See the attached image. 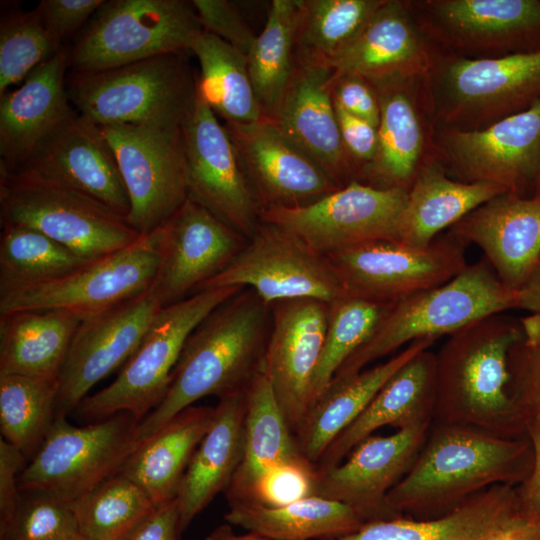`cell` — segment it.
Here are the masks:
<instances>
[{"label":"cell","instance_id":"30bf717a","mask_svg":"<svg viewBox=\"0 0 540 540\" xmlns=\"http://www.w3.org/2000/svg\"><path fill=\"white\" fill-rule=\"evenodd\" d=\"M139 421L118 413L79 427L57 417L18 479L19 491H35L74 503L118 475L138 443Z\"/></svg>","mask_w":540,"mask_h":540},{"label":"cell","instance_id":"f546056e","mask_svg":"<svg viewBox=\"0 0 540 540\" xmlns=\"http://www.w3.org/2000/svg\"><path fill=\"white\" fill-rule=\"evenodd\" d=\"M436 355L430 348L420 351L398 369L372 400L329 445L316 464L327 471L381 427L402 429L432 423L435 401Z\"/></svg>","mask_w":540,"mask_h":540},{"label":"cell","instance_id":"484cf974","mask_svg":"<svg viewBox=\"0 0 540 540\" xmlns=\"http://www.w3.org/2000/svg\"><path fill=\"white\" fill-rule=\"evenodd\" d=\"M448 232L478 246L501 282L518 292L540 258V197L499 194Z\"/></svg>","mask_w":540,"mask_h":540},{"label":"cell","instance_id":"e0dca14e","mask_svg":"<svg viewBox=\"0 0 540 540\" xmlns=\"http://www.w3.org/2000/svg\"><path fill=\"white\" fill-rule=\"evenodd\" d=\"M407 191L359 181L303 207L261 211L260 221L286 229L328 255L375 240H399Z\"/></svg>","mask_w":540,"mask_h":540},{"label":"cell","instance_id":"7a4b0ae2","mask_svg":"<svg viewBox=\"0 0 540 540\" xmlns=\"http://www.w3.org/2000/svg\"><path fill=\"white\" fill-rule=\"evenodd\" d=\"M524 340L519 318L478 319L447 336L436 355L433 422L502 438L529 436L511 393L510 356Z\"/></svg>","mask_w":540,"mask_h":540},{"label":"cell","instance_id":"d4e9b609","mask_svg":"<svg viewBox=\"0 0 540 540\" xmlns=\"http://www.w3.org/2000/svg\"><path fill=\"white\" fill-rule=\"evenodd\" d=\"M69 52L63 47L40 64L21 85L0 96V167L14 170L77 111L66 88Z\"/></svg>","mask_w":540,"mask_h":540},{"label":"cell","instance_id":"91938a15","mask_svg":"<svg viewBox=\"0 0 540 540\" xmlns=\"http://www.w3.org/2000/svg\"><path fill=\"white\" fill-rule=\"evenodd\" d=\"M480 540H540V532L521 518Z\"/></svg>","mask_w":540,"mask_h":540},{"label":"cell","instance_id":"f35d334b","mask_svg":"<svg viewBox=\"0 0 540 540\" xmlns=\"http://www.w3.org/2000/svg\"><path fill=\"white\" fill-rule=\"evenodd\" d=\"M190 52L200 65L198 89L224 122L250 123L264 118L250 79L247 56L203 30Z\"/></svg>","mask_w":540,"mask_h":540},{"label":"cell","instance_id":"816d5d0a","mask_svg":"<svg viewBox=\"0 0 540 540\" xmlns=\"http://www.w3.org/2000/svg\"><path fill=\"white\" fill-rule=\"evenodd\" d=\"M103 2V0H42L35 10L51 35L62 44L65 39L86 26Z\"/></svg>","mask_w":540,"mask_h":540},{"label":"cell","instance_id":"f6af8a7d","mask_svg":"<svg viewBox=\"0 0 540 540\" xmlns=\"http://www.w3.org/2000/svg\"><path fill=\"white\" fill-rule=\"evenodd\" d=\"M391 304L345 294L329 303L327 330L311 389V407L343 363L370 337Z\"/></svg>","mask_w":540,"mask_h":540},{"label":"cell","instance_id":"ba28073f","mask_svg":"<svg viewBox=\"0 0 540 540\" xmlns=\"http://www.w3.org/2000/svg\"><path fill=\"white\" fill-rule=\"evenodd\" d=\"M241 289L237 286L206 289L162 307L115 380L85 397L73 413L93 423L125 412L140 423L164 399L191 332L210 312Z\"/></svg>","mask_w":540,"mask_h":540},{"label":"cell","instance_id":"d6986e66","mask_svg":"<svg viewBox=\"0 0 540 540\" xmlns=\"http://www.w3.org/2000/svg\"><path fill=\"white\" fill-rule=\"evenodd\" d=\"M154 232L159 266L151 289L162 307L196 293L234 260L248 240L189 197Z\"/></svg>","mask_w":540,"mask_h":540},{"label":"cell","instance_id":"7c38bea8","mask_svg":"<svg viewBox=\"0 0 540 540\" xmlns=\"http://www.w3.org/2000/svg\"><path fill=\"white\" fill-rule=\"evenodd\" d=\"M326 257L347 295L381 304L442 285L468 266L465 244L449 232L425 247L375 240Z\"/></svg>","mask_w":540,"mask_h":540},{"label":"cell","instance_id":"60d3db41","mask_svg":"<svg viewBox=\"0 0 540 540\" xmlns=\"http://www.w3.org/2000/svg\"><path fill=\"white\" fill-rule=\"evenodd\" d=\"M298 11L299 0H273L264 28L247 54L256 98L264 118L270 120L274 119L295 71Z\"/></svg>","mask_w":540,"mask_h":540},{"label":"cell","instance_id":"277c9868","mask_svg":"<svg viewBox=\"0 0 540 540\" xmlns=\"http://www.w3.org/2000/svg\"><path fill=\"white\" fill-rule=\"evenodd\" d=\"M518 306V292L505 286L483 257L448 282L391 304L331 384L349 379L414 341L449 336L478 319Z\"/></svg>","mask_w":540,"mask_h":540},{"label":"cell","instance_id":"ee69618b","mask_svg":"<svg viewBox=\"0 0 540 540\" xmlns=\"http://www.w3.org/2000/svg\"><path fill=\"white\" fill-rule=\"evenodd\" d=\"M86 262L38 230L24 226H2L0 289L53 280Z\"/></svg>","mask_w":540,"mask_h":540},{"label":"cell","instance_id":"f907efd6","mask_svg":"<svg viewBox=\"0 0 540 540\" xmlns=\"http://www.w3.org/2000/svg\"><path fill=\"white\" fill-rule=\"evenodd\" d=\"M192 4L205 31L247 56L257 36L236 4L227 0H193Z\"/></svg>","mask_w":540,"mask_h":540},{"label":"cell","instance_id":"9a60e30c","mask_svg":"<svg viewBox=\"0 0 540 540\" xmlns=\"http://www.w3.org/2000/svg\"><path fill=\"white\" fill-rule=\"evenodd\" d=\"M100 128L127 190V221L140 235H148L163 225L188 197L182 126L121 124Z\"/></svg>","mask_w":540,"mask_h":540},{"label":"cell","instance_id":"74e56055","mask_svg":"<svg viewBox=\"0 0 540 540\" xmlns=\"http://www.w3.org/2000/svg\"><path fill=\"white\" fill-rule=\"evenodd\" d=\"M300 456L295 436L262 367L245 390L244 454L225 497L274 466Z\"/></svg>","mask_w":540,"mask_h":540},{"label":"cell","instance_id":"9c48e42d","mask_svg":"<svg viewBox=\"0 0 540 540\" xmlns=\"http://www.w3.org/2000/svg\"><path fill=\"white\" fill-rule=\"evenodd\" d=\"M203 30L192 1H104L68 50L69 68L97 72L189 51Z\"/></svg>","mask_w":540,"mask_h":540},{"label":"cell","instance_id":"44dd1931","mask_svg":"<svg viewBox=\"0 0 540 540\" xmlns=\"http://www.w3.org/2000/svg\"><path fill=\"white\" fill-rule=\"evenodd\" d=\"M263 360L285 420L294 434L311 408V389L325 340L329 303L315 298L274 301Z\"/></svg>","mask_w":540,"mask_h":540},{"label":"cell","instance_id":"11a10c76","mask_svg":"<svg viewBox=\"0 0 540 540\" xmlns=\"http://www.w3.org/2000/svg\"><path fill=\"white\" fill-rule=\"evenodd\" d=\"M27 459L14 445L0 439V526L12 516L20 496L19 475Z\"/></svg>","mask_w":540,"mask_h":540},{"label":"cell","instance_id":"603a6c76","mask_svg":"<svg viewBox=\"0 0 540 540\" xmlns=\"http://www.w3.org/2000/svg\"><path fill=\"white\" fill-rule=\"evenodd\" d=\"M422 78L372 84L380 106L378 151L357 181L408 191L421 168L435 157V127L426 107Z\"/></svg>","mask_w":540,"mask_h":540},{"label":"cell","instance_id":"e575fe53","mask_svg":"<svg viewBox=\"0 0 540 540\" xmlns=\"http://www.w3.org/2000/svg\"><path fill=\"white\" fill-rule=\"evenodd\" d=\"M435 341L431 338L414 341L387 360L331 384L312 405L295 435L300 453L316 465L329 445L357 418L385 382L420 351L431 348Z\"/></svg>","mask_w":540,"mask_h":540},{"label":"cell","instance_id":"94428289","mask_svg":"<svg viewBox=\"0 0 540 540\" xmlns=\"http://www.w3.org/2000/svg\"><path fill=\"white\" fill-rule=\"evenodd\" d=\"M204 540H272L254 532L237 534L229 523L217 526Z\"/></svg>","mask_w":540,"mask_h":540},{"label":"cell","instance_id":"2e32d148","mask_svg":"<svg viewBox=\"0 0 540 540\" xmlns=\"http://www.w3.org/2000/svg\"><path fill=\"white\" fill-rule=\"evenodd\" d=\"M225 286L250 288L267 304L292 298L330 303L346 294L325 255L263 221L234 260L197 292Z\"/></svg>","mask_w":540,"mask_h":540},{"label":"cell","instance_id":"ffe728a7","mask_svg":"<svg viewBox=\"0 0 540 540\" xmlns=\"http://www.w3.org/2000/svg\"><path fill=\"white\" fill-rule=\"evenodd\" d=\"M161 308L150 288L82 321L58 377L57 417L73 413L92 387L126 363Z\"/></svg>","mask_w":540,"mask_h":540},{"label":"cell","instance_id":"4316f807","mask_svg":"<svg viewBox=\"0 0 540 540\" xmlns=\"http://www.w3.org/2000/svg\"><path fill=\"white\" fill-rule=\"evenodd\" d=\"M332 74L330 67L296 63L272 121L341 188L356 181L357 173L341 139Z\"/></svg>","mask_w":540,"mask_h":540},{"label":"cell","instance_id":"83f0119b","mask_svg":"<svg viewBox=\"0 0 540 540\" xmlns=\"http://www.w3.org/2000/svg\"><path fill=\"white\" fill-rule=\"evenodd\" d=\"M20 168L61 181L127 219L129 197L112 148L100 126L78 113Z\"/></svg>","mask_w":540,"mask_h":540},{"label":"cell","instance_id":"d6a6232c","mask_svg":"<svg viewBox=\"0 0 540 540\" xmlns=\"http://www.w3.org/2000/svg\"><path fill=\"white\" fill-rule=\"evenodd\" d=\"M214 411L215 407L194 405L182 410L138 442L118 475L137 484L156 508L171 502Z\"/></svg>","mask_w":540,"mask_h":540},{"label":"cell","instance_id":"f5cc1de1","mask_svg":"<svg viewBox=\"0 0 540 540\" xmlns=\"http://www.w3.org/2000/svg\"><path fill=\"white\" fill-rule=\"evenodd\" d=\"M330 85L335 106L378 127L380 106L371 83L357 75L333 71Z\"/></svg>","mask_w":540,"mask_h":540},{"label":"cell","instance_id":"4dcf8cb0","mask_svg":"<svg viewBox=\"0 0 540 540\" xmlns=\"http://www.w3.org/2000/svg\"><path fill=\"white\" fill-rule=\"evenodd\" d=\"M245 390L219 399L212 423L182 477L175 498L182 532L217 494L225 492L243 459Z\"/></svg>","mask_w":540,"mask_h":540},{"label":"cell","instance_id":"e7e4bbea","mask_svg":"<svg viewBox=\"0 0 540 540\" xmlns=\"http://www.w3.org/2000/svg\"><path fill=\"white\" fill-rule=\"evenodd\" d=\"M71 540H88V539L78 534L75 537H73Z\"/></svg>","mask_w":540,"mask_h":540},{"label":"cell","instance_id":"6125c7cd","mask_svg":"<svg viewBox=\"0 0 540 540\" xmlns=\"http://www.w3.org/2000/svg\"><path fill=\"white\" fill-rule=\"evenodd\" d=\"M524 335V342L534 345L540 340V313L530 312L529 315L519 318Z\"/></svg>","mask_w":540,"mask_h":540},{"label":"cell","instance_id":"9f6ffc18","mask_svg":"<svg viewBox=\"0 0 540 540\" xmlns=\"http://www.w3.org/2000/svg\"><path fill=\"white\" fill-rule=\"evenodd\" d=\"M176 499L157 507L125 540H182Z\"/></svg>","mask_w":540,"mask_h":540},{"label":"cell","instance_id":"b9f144b4","mask_svg":"<svg viewBox=\"0 0 540 540\" xmlns=\"http://www.w3.org/2000/svg\"><path fill=\"white\" fill-rule=\"evenodd\" d=\"M58 380L17 374L0 375L1 437L27 462L40 448L54 421Z\"/></svg>","mask_w":540,"mask_h":540},{"label":"cell","instance_id":"5bb4252c","mask_svg":"<svg viewBox=\"0 0 540 540\" xmlns=\"http://www.w3.org/2000/svg\"><path fill=\"white\" fill-rule=\"evenodd\" d=\"M434 146L450 177L532 197L540 174V99L482 129H435Z\"/></svg>","mask_w":540,"mask_h":540},{"label":"cell","instance_id":"3957f363","mask_svg":"<svg viewBox=\"0 0 540 540\" xmlns=\"http://www.w3.org/2000/svg\"><path fill=\"white\" fill-rule=\"evenodd\" d=\"M270 328V305L250 288L210 312L187 338L164 399L139 423L138 442L203 397L244 391L262 370Z\"/></svg>","mask_w":540,"mask_h":540},{"label":"cell","instance_id":"db71d44e","mask_svg":"<svg viewBox=\"0 0 540 540\" xmlns=\"http://www.w3.org/2000/svg\"><path fill=\"white\" fill-rule=\"evenodd\" d=\"M335 111L341 139L356 169L357 181L362 169L376 157L379 144L378 127L337 106Z\"/></svg>","mask_w":540,"mask_h":540},{"label":"cell","instance_id":"5b68a950","mask_svg":"<svg viewBox=\"0 0 540 540\" xmlns=\"http://www.w3.org/2000/svg\"><path fill=\"white\" fill-rule=\"evenodd\" d=\"M422 89L435 129H482L540 99V51L496 58L435 51Z\"/></svg>","mask_w":540,"mask_h":540},{"label":"cell","instance_id":"8d00e7d4","mask_svg":"<svg viewBox=\"0 0 540 540\" xmlns=\"http://www.w3.org/2000/svg\"><path fill=\"white\" fill-rule=\"evenodd\" d=\"M224 518L230 525L272 540H322L352 533L368 523L352 506L316 495L281 507L231 502Z\"/></svg>","mask_w":540,"mask_h":540},{"label":"cell","instance_id":"8992f818","mask_svg":"<svg viewBox=\"0 0 540 540\" xmlns=\"http://www.w3.org/2000/svg\"><path fill=\"white\" fill-rule=\"evenodd\" d=\"M186 52L97 72H71L66 78L69 100L78 114L98 126L181 127L198 88Z\"/></svg>","mask_w":540,"mask_h":540},{"label":"cell","instance_id":"ab89813d","mask_svg":"<svg viewBox=\"0 0 540 540\" xmlns=\"http://www.w3.org/2000/svg\"><path fill=\"white\" fill-rule=\"evenodd\" d=\"M384 0H299L297 64L332 67Z\"/></svg>","mask_w":540,"mask_h":540},{"label":"cell","instance_id":"bcb514c9","mask_svg":"<svg viewBox=\"0 0 540 540\" xmlns=\"http://www.w3.org/2000/svg\"><path fill=\"white\" fill-rule=\"evenodd\" d=\"M63 47L35 9L3 14L0 21V96L12 85L22 83L32 70Z\"/></svg>","mask_w":540,"mask_h":540},{"label":"cell","instance_id":"d590c367","mask_svg":"<svg viewBox=\"0 0 540 540\" xmlns=\"http://www.w3.org/2000/svg\"><path fill=\"white\" fill-rule=\"evenodd\" d=\"M502 193L506 192L495 185L450 177L435 156L421 168L407 191L399 241L428 246L444 229Z\"/></svg>","mask_w":540,"mask_h":540},{"label":"cell","instance_id":"52a82bcc","mask_svg":"<svg viewBox=\"0 0 540 540\" xmlns=\"http://www.w3.org/2000/svg\"><path fill=\"white\" fill-rule=\"evenodd\" d=\"M1 226L29 227L91 261L141 235L127 219L85 193L30 169L0 167Z\"/></svg>","mask_w":540,"mask_h":540},{"label":"cell","instance_id":"8fae6325","mask_svg":"<svg viewBox=\"0 0 540 540\" xmlns=\"http://www.w3.org/2000/svg\"><path fill=\"white\" fill-rule=\"evenodd\" d=\"M435 51L496 58L540 51V0H408Z\"/></svg>","mask_w":540,"mask_h":540},{"label":"cell","instance_id":"836d02e7","mask_svg":"<svg viewBox=\"0 0 540 540\" xmlns=\"http://www.w3.org/2000/svg\"><path fill=\"white\" fill-rule=\"evenodd\" d=\"M82 321L63 309L0 314V375L58 380Z\"/></svg>","mask_w":540,"mask_h":540},{"label":"cell","instance_id":"7402d4cb","mask_svg":"<svg viewBox=\"0 0 540 540\" xmlns=\"http://www.w3.org/2000/svg\"><path fill=\"white\" fill-rule=\"evenodd\" d=\"M223 125L261 211L307 206L340 188L274 121Z\"/></svg>","mask_w":540,"mask_h":540},{"label":"cell","instance_id":"ac0fdd59","mask_svg":"<svg viewBox=\"0 0 540 540\" xmlns=\"http://www.w3.org/2000/svg\"><path fill=\"white\" fill-rule=\"evenodd\" d=\"M182 131L188 197L249 239L261 222V208L224 125L198 88Z\"/></svg>","mask_w":540,"mask_h":540},{"label":"cell","instance_id":"1f68e13d","mask_svg":"<svg viewBox=\"0 0 540 540\" xmlns=\"http://www.w3.org/2000/svg\"><path fill=\"white\" fill-rule=\"evenodd\" d=\"M521 518L515 487L497 485L439 518L377 520L352 533L322 540H480Z\"/></svg>","mask_w":540,"mask_h":540},{"label":"cell","instance_id":"680465c9","mask_svg":"<svg viewBox=\"0 0 540 540\" xmlns=\"http://www.w3.org/2000/svg\"><path fill=\"white\" fill-rule=\"evenodd\" d=\"M518 308L540 313V258L527 281L518 291Z\"/></svg>","mask_w":540,"mask_h":540},{"label":"cell","instance_id":"c3c4849f","mask_svg":"<svg viewBox=\"0 0 540 540\" xmlns=\"http://www.w3.org/2000/svg\"><path fill=\"white\" fill-rule=\"evenodd\" d=\"M318 476L316 465L302 455L265 471L226 499L281 507L316 495Z\"/></svg>","mask_w":540,"mask_h":540},{"label":"cell","instance_id":"681fc988","mask_svg":"<svg viewBox=\"0 0 540 540\" xmlns=\"http://www.w3.org/2000/svg\"><path fill=\"white\" fill-rule=\"evenodd\" d=\"M511 393L530 429L540 430V340L519 342L510 356Z\"/></svg>","mask_w":540,"mask_h":540},{"label":"cell","instance_id":"cb8c5ba5","mask_svg":"<svg viewBox=\"0 0 540 540\" xmlns=\"http://www.w3.org/2000/svg\"><path fill=\"white\" fill-rule=\"evenodd\" d=\"M431 424L366 438L340 464L318 472L316 496L350 505L368 522L397 517L387 507V494L411 468Z\"/></svg>","mask_w":540,"mask_h":540},{"label":"cell","instance_id":"4fadbf2b","mask_svg":"<svg viewBox=\"0 0 540 540\" xmlns=\"http://www.w3.org/2000/svg\"><path fill=\"white\" fill-rule=\"evenodd\" d=\"M158 266L159 252L153 231L59 278L0 289V314L63 309L84 320L148 291Z\"/></svg>","mask_w":540,"mask_h":540},{"label":"cell","instance_id":"f1b7e54d","mask_svg":"<svg viewBox=\"0 0 540 540\" xmlns=\"http://www.w3.org/2000/svg\"><path fill=\"white\" fill-rule=\"evenodd\" d=\"M434 54L408 0H384L331 68L334 73L357 75L371 84L422 78L430 70Z\"/></svg>","mask_w":540,"mask_h":540},{"label":"cell","instance_id":"be15d7a7","mask_svg":"<svg viewBox=\"0 0 540 540\" xmlns=\"http://www.w3.org/2000/svg\"><path fill=\"white\" fill-rule=\"evenodd\" d=\"M534 197H540V174L536 183L535 191L533 194Z\"/></svg>","mask_w":540,"mask_h":540},{"label":"cell","instance_id":"7bdbcfd3","mask_svg":"<svg viewBox=\"0 0 540 540\" xmlns=\"http://www.w3.org/2000/svg\"><path fill=\"white\" fill-rule=\"evenodd\" d=\"M88 540H125L156 507L133 481L115 475L71 504Z\"/></svg>","mask_w":540,"mask_h":540},{"label":"cell","instance_id":"6da1fadb","mask_svg":"<svg viewBox=\"0 0 540 540\" xmlns=\"http://www.w3.org/2000/svg\"><path fill=\"white\" fill-rule=\"evenodd\" d=\"M534 460L530 436L502 438L432 422L415 461L389 491L386 504L397 517L439 518L493 486H518L531 473Z\"/></svg>","mask_w":540,"mask_h":540},{"label":"cell","instance_id":"7dc6e473","mask_svg":"<svg viewBox=\"0 0 540 540\" xmlns=\"http://www.w3.org/2000/svg\"><path fill=\"white\" fill-rule=\"evenodd\" d=\"M79 534L71 504L42 492L20 491L0 540H71Z\"/></svg>","mask_w":540,"mask_h":540},{"label":"cell","instance_id":"6f0895ef","mask_svg":"<svg viewBox=\"0 0 540 540\" xmlns=\"http://www.w3.org/2000/svg\"><path fill=\"white\" fill-rule=\"evenodd\" d=\"M535 460L528 477L515 487L522 517L540 532V430L530 429Z\"/></svg>","mask_w":540,"mask_h":540}]
</instances>
